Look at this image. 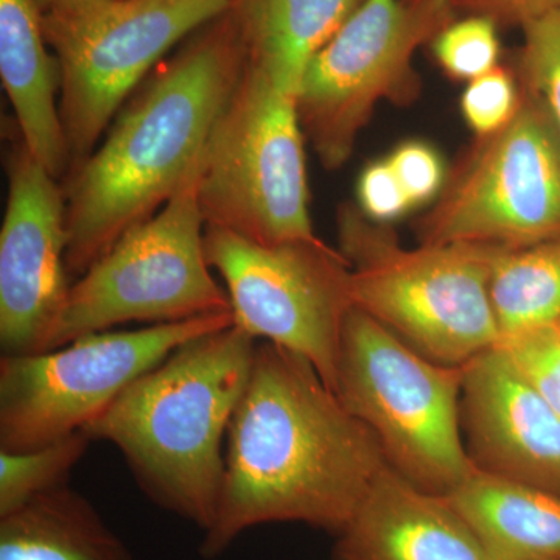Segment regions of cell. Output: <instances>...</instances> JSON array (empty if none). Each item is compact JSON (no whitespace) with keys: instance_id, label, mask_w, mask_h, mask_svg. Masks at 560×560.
Masks as SVG:
<instances>
[{"instance_id":"obj_27","label":"cell","mask_w":560,"mask_h":560,"mask_svg":"<svg viewBox=\"0 0 560 560\" xmlns=\"http://www.w3.org/2000/svg\"><path fill=\"white\" fill-rule=\"evenodd\" d=\"M359 209L378 224L393 223L412 209L404 187L386 160L375 161L361 172L357 183Z\"/></svg>"},{"instance_id":"obj_24","label":"cell","mask_w":560,"mask_h":560,"mask_svg":"<svg viewBox=\"0 0 560 560\" xmlns=\"http://www.w3.org/2000/svg\"><path fill=\"white\" fill-rule=\"evenodd\" d=\"M497 345L537 394L560 416V334L558 326L536 327L500 338Z\"/></svg>"},{"instance_id":"obj_30","label":"cell","mask_w":560,"mask_h":560,"mask_svg":"<svg viewBox=\"0 0 560 560\" xmlns=\"http://www.w3.org/2000/svg\"><path fill=\"white\" fill-rule=\"evenodd\" d=\"M407 2L412 3V5H433V3H444L448 0H407Z\"/></svg>"},{"instance_id":"obj_4","label":"cell","mask_w":560,"mask_h":560,"mask_svg":"<svg viewBox=\"0 0 560 560\" xmlns=\"http://www.w3.org/2000/svg\"><path fill=\"white\" fill-rule=\"evenodd\" d=\"M338 238L352 270L353 305L420 355L464 366L499 342L489 282L500 248L455 243L405 249L388 224L350 205L338 210Z\"/></svg>"},{"instance_id":"obj_8","label":"cell","mask_w":560,"mask_h":560,"mask_svg":"<svg viewBox=\"0 0 560 560\" xmlns=\"http://www.w3.org/2000/svg\"><path fill=\"white\" fill-rule=\"evenodd\" d=\"M231 7L232 0H113L73 13H43L44 35L60 69L69 173L97 149L158 61Z\"/></svg>"},{"instance_id":"obj_17","label":"cell","mask_w":560,"mask_h":560,"mask_svg":"<svg viewBox=\"0 0 560 560\" xmlns=\"http://www.w3.org/2000/svg\"><path fill=\"white\" fill-rule=\"evenodd\" d=\"M445 499L488 560H560V497L475 467Z\"/></svg>"},{"instance_id":"obj_19","label":"cell","mask_w":560,"mask_h":560,"mask_svg":"<svg viewBox=\"0 0 560 560\" xmlns=\"http://www.w3.org/2000/svg\"><path fill=\"white\" fill-rule=\"evenodd\" d=\"M0 560H135L86 497L66 485L0 517Z\"/></svg>"},{"instance_id":"obj_7","label":"cell","mask_w":560,"mask_h":560,"mask_svg":"<svg viewBox=\"0 0 560 560\" xmlns=\"http://www.w3.org/2000/svg\"><path fill=\"white\" fill-rule=\"evenodd\" d=\"M202 160V158H201ZM200 164L150 220L124 235L70 287L47 350L125 323H183L232 313L206 259Z\"/></svg>"},{"instance_id":"obj_25","label":"cell","mask_w":560,"mask_h":560,"mask_svg":"<svg viewBox=\"0 0 560 560\" xmlns=\"http://www.w3.org/2000/svg\"><path fill=\"white\" fill-rule=\"evenodd\" d=\"M521 80L506 68L495 69L469 81L460 97V113L478 138L493 135L506 127L521 108Z\"/></svg>"},{"instance_id":"obj_20","label":"cell","mask_w":560,"mask_h":560,"mask_svg":"<svg viewBox=\"0 0 560 560\" xmlns=\"http://www.w3.org/2000/svg\"><path fill=\"white\" fill-rule=\"evenodd\" d=\"M500 338L560 320V235L522 249H500L489 282Z\"/></svg>"},{"instance_id":"obj_18","label":"cell","mask_w":560,"mask_h":560,"mask_svg":"<svg viewBox=\"0 0 560 560\" xmlns=\"http://www.w3.org/2000/svg\"><path fill=\"white\" fill-rule=\"evenodd\" d=\"M361 0H232L246 65L296 98L305 70Z\"/></svg>"},{"instance_id":"obj_11","label":"cell","mask_w":560,"mask_h":560,"mask_svg":"<svg viewBox=\"0 0 560 560\" xmlns=\"http://www.w3.org/2000/svg\"><path fill=\"white\" fill-rule=\"evenodd\" d=\"M448 2L361 0L305 70L296 105L305 139L327 171L352 156L357 139L382 101L419 97L416 51L452 22Z\"/></svg>"},{"instance_id":"obj_28","label":"cell","mask_w":560,"mask_h":560,"mask_svg":"<svg viewBox=\"0 0 560 560\" xmlns=\"http://www.w3.org/2000/svg\"><path fill=\"white\" fill-rule=\"evenodd\" d=\"M452 9L488 16L497 24L523 25L560 9V0H448Z\"/></svg>"},{"instance_id":"obj_29","label":"cell","mask_w":560,"mask_h":560,"mask_svg":"<svg viewBox=\"0 0 560 560\" xmlns=\"http://www.w3.org/2000/svg\"><path fill=\"white\" fill-rule=\"evenodd\" d=\"M113 0H38L43 13H73Z\"/></svg>"},{"instance_id":"obj_5","label":"cell","mask_w":560,"mask_h":560,"mask_svg":"<svg viewBox=\"0 0 560 560\" xmlns=\"http://www.w3.org/2000/svg\"><path fill=\"white\" fill-rule=\"evenodd\" d=\"M463 381V366L431 361L366 312H349L335 393L370 427L386 463L434 495L475 470L460 438Z\"/></svg>"},{"instance_id":"obj_10","label":"cell","mask_w":560,"mask_h":560,"mask_svg":"<svg viewBox=\"0 0 560 560\" xmlns=\"http://www.w3.org/2000/svg\"><path fill=\"white\" fill-rule=\"evenodd\" d=\"M521 108L467 151L430 212L420 245L522 249L560 235V136L550 114L522 86Z\"/></svg>"},{"instance_id":"obj_1","label":"cell","mask_w":560,"mask_h":560,"mask_svg":"<svg viewBox=\"0 0 560 560\" xmlns=\"http://www.w3.org/2000/svg\"><path fill=\"white\" fill-rule=\"evenodd\" d=\"M386 464L370 427L311 361L257 345L228 430L219 511L202 536V558H219L243 533L270 523L337 536Z\"/></svg>"},{"instance_id":"obj_26","label":"cell","mask_w":560,"mask_h":560,"mask_svg":"<svg viewBox=\"0 0 560 560\" xmlns=\"http://www.w3.org/2000/svg\"><path fill=\"white\" fill-rule=\"evenodd\" d=\"M386 161L396 173L412 208L440 197L447 175L440 153L429 143L420 140L401 143Z\"/></svg>"},{"instance_id":"obj_2","label":"cell","mask_w":560,"mask_h":560,"mask_svg":"<svg viewBox=\"0 0 560 560\" xmlns=\"http://www.w3.org/2000/svg\"><path fill=\"white\" fill-rule=\"evenodd\" d=\"M246 65L231 11L151 77L66 195L70 276H83L125 232L156 215L200 164Z\"/></svg>"},{"instance_id":"obj_13","label":"cell","mask_w":560,"mask_h":560,"mask_svg":"<svg viewBox=\"0 0 560 560\" xmlns=\"http://www.w3.org/2000/svg\"><path fill=\"white\" fill-rule=\"evenodd\" d=\"M9 198L0 231V349L2 355L47 350L68 300L65 189L28 151L11 149Z\"/></svg>"},{"instance_id":"obj_6","label":"cell","mask_w":560,"mask_h":560,"mask_svg":"<svg viewBox=\"0 0 560 560\" xmlns=\"http://www.w3.org/2000/svg\"><path fill=\"white\" fill-rule=\"evenodd\" d=\"M296 98L245 65L202 153L206 226L260 245L315 241Z\"/></svg>"},{"instance_id":"obj_9","label":"cell","mask_w":560,"mask_h":560,"mask_svg":"<svg viewBox=\"0 0 560 560\" xmlns=\"http://www.w3.org/2000/svg\"><path fill=\"white\" fill-rule=\"evenodd\" d=\"M234 324L232 313L139 330L98 331L0 360V451L27 452L79 433L184 342Z\"/></svg>"},{"instance_id":"obj_14","label":"cell","mask_w":560,"mask_h":560,"mask_svg":"<svg viewBox=\"0 0 560 560\" xmlns=\"http://www.w3.org/2000/svg\"><path fill=\"white\" fill-rule=\"evenodd\" d=\"M460 427L477 469L560 497V416L493 346L463 366Z\"/></svg>"},{"instance_id":"obj_15","label":"cell","mask_w":560,"mask_h":560,"mask_svg":"<svg viewBox=\"0 0 560 560\" xmlns=\"http://www.w3.org/2000/svg\"><path fill=\"white\" fill-rule=\"evenodd\" d=\"M331 560H488L445 497L386 464L355 514L335 536Z\"/></svg>"},{"instance_id":"obj_22","label":"cell","mask_w":560,"mask_h":560,"mask_svg":"<svg viewBox=\"0 0 560 560\" xmlns=\"http://www.w3.org/2000/svg\"><path fill=\"white\" fill-rule=\"evenodd\" d=\"M518 80L550 114L560 136V9L523 25Z\"/></svg>"},{"instance_id":"obj_12","label":"cell","mask_w":560,"mask_h":560,"mask_svg":"<svg viewBox=\"0 0 560 560\" xmlns=\"http://www.w3.org/2000/svg\"><path fill=\"white\" fill-rule=\"evenodd\" d=\"M206 259L230 294L235 326L311 361L335 390L342 327L352 311V270L320 238L260 245L206 226Z\"/></svg>"},{"instance_id":"obj_21","label":"cell","mask_w":560,"mask_h":560,"mask_svg":"<svg viewBox=\"0 0 560 560\" xmlns=\"http://www.w3.org/2000/svg\"><path fill=\"white\" fill-rule=\"evenodd\" d=\"M91 442L84 431H79L33 451H0V517L68 485Z\"/></svg>"},{"instance_id":"obj_16","label":"cell","mask_w":560,"mask_h":560,"mask_svg":"<svg viewBox=\"0 0 560 560\" xmlns=\"http://www.w3.org/2000/svg\"><path fill=\"white\" fill-rule=\"evenodd\" d=\"M38 0H0V77L16 116L20 139L55 176L68 175L70 158L60 116L61 79L47 50Z\"/></svg>"},{"instance_id":"obj_23","label":"cell","mask_w":560,"mask_h":560,"mask_svg":"<svg viewBox=\"0 0 560 560\" xmlns=\"http://www.w3.org/2000/svg\"><path fill=\"white\" fill-rule=\"evenodd\" d=\"M497 22L481 14L451 22L431 40L442 70L455 80L471 81L495 69L500 57Z\"/></svg>"},{"instance_id":"obj_31","label":"cell","mask_w":560,"mask_h":560,"mask_svg":"<svg viewBox=\"0 0 560 560\" xmlns=\"http://www.w3.org/2000/svg\"><path fill=\"white\" fill-rule=\"evenodd\" d=\"M556 326H558V330H559V334H560V320L558 324H556Z\"/></svg>"},{"instance_id":"obj_3","label":"cell","mask_w":560,"mask_h":560,"mask_svg":"<svg viewBox=\"0 0 560 560\" xmlns=\"http://www.w3.org/2000/svg\"><path fill=\"white\" fill-rule=\"evenodd\" d=\"M256 348L235 324L184 342L83 430L117 447L151 503L202 533L219 511L223 441Z\"/></svg>"}]
</instances>
